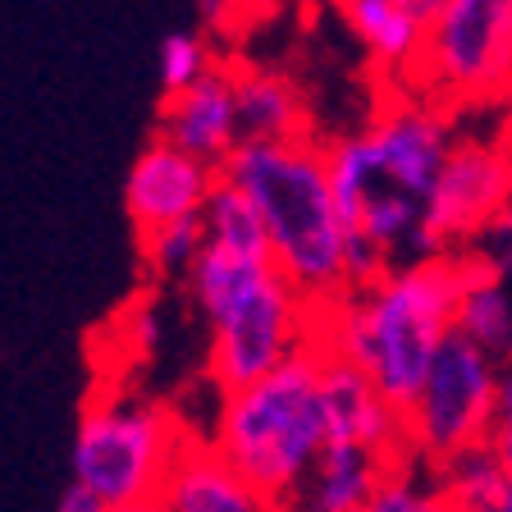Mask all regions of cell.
I'll return each instance as SVG.
<instances>
[{
  "instance_id": "cell-1",
  "label": "cell",
  "mask_w": 512,
  "mask_h": 512,
  "mask_svg": "<svg viewBox=\"0 0 512 512\" xmlns=\"http://www.w3.org/2000/svg\"><path fill=\"white\" fill-rule=\"evenodd\" d=\"M453 142L458 115L416 92H394L366 124L325 142L334 197L352 234V288L394 266L444 256L435 238V188Z\"/></svg>"
},
{
  "instance_id": "cell-2",
  "label": "cell",
  "mask_w": 512,
  "mask_h": 512,
  "mask_svg": "<svg viewBox=\"0 0 512 512\" xmlns=\"http://www.w3.org/2000/svg\"><path fill=\"white\" fill-rule=\"evenodd\" d=\"M467 252H444L416 266H394L339 302L316 311V343L352 362L398 412L416 403L439 348L458 330V307L471 284Z\"/></svg>"
},
{
  "instance_id": "cell-3",
  "label": "cell",
  "mask_w": 512,
  "mask_h": 512,
  "mask_svg": "<svg viewBox=\"0 0 512 512\" xmlns=\"http://www.w3.org/2000/svg\"><path fill=\"white\" fill-rule=\"evenodd\" d=\"M224 179L238 183L266 220L270 261L311 307H330L352 288L348 220L330 179V151L320 138L243 142Z\"/></svg>"
},
{
  "instance_id": "cell-4",
  "label": "cell",
  "mask_w": 512,
  "mask_h": 512,
  "mask_svg": "<svg viewBox=\"0 0 512 512\" xmlns=\"http://www.w3.org/2000/svg\"><path fill=\"white\" fill-rule=\"evenodd\" d=\"M183 298L206 325V380L220 394L266 380L316 343V307L266 256L206 243L183 279Z\"/></svg>"
},
{
  "instance_id": "cell-5",
  "label": "cell",
  "mask_w": 512,
  "mask_h": 512,
  "mask_svg": "<svg viewBox=\"0 0 512 512\" xmlns=\"http://www.w3.org/2000/svg\"><path fill=\"white\" fill-rule=\"evenodd\" d=\"M206 444L266 499L284 503L330 448L325 348L311 343L275 375L220 394Z\"/></svg>"
},
{
  "instance_id": "cell-6",
  "label": "cell",
  "mask_w": 512,
  "mask_h": 512,
  "mask_svg": "<svg viewBox=\"0 0 512 512\" xmlns=\"http://www.w3.org/2000/svg\"><path fill=\"white\" fill-rule=\"evenodd\" d=\"M197 444L174 407L133 389H96L78 416L74 485L110 512L156 508L183 453Z\"/></svg>"
},
{
  "instance_id": "cell-7",
  "label": "cell",
  "mask_w": 512,
  "mask_h": 512,
  "mask_svg": "<svg viewBox=\"0 0 512 512\" xmlns=\"http://www.w3.org/2000/svg\"><path fill=\"white\" fill-rule=\"evenodd\" d=\"M416 92L444 106L448 115L462 110L512 106V23L508 0H444L426 37V51L412 69Z\"/></svg>"
},
{
  "instance_id": "cell-8",
  "label": "cell",
  "mask_w": 512,
  "mask_h": 512,
  "mask_svg": "<svg viewBox=\"0 0 512 512\" xmlns=\"http://www.w3.org/2000/svg\"><path fill=\"white\" fill-rule=\"evenodd\" d=\"M499 380L503 366L485 348H476L467 334L453 330V339L439 348L416 403L403 412L407 458L439 471L485 444L494 412H499Z\"/></svg>"
},
{
  "instance_id": "cell-9",
  "label": "cell",
  "mask_w": 512,
  "mask_h": 512,
  "mask_svg": "<svg viewBox=\"0 0 512 512\" xmlns=\"http://www.w3.org/2000/svg\"><path fill=\"white\" fill-rule=\"evenodd\" d=\"M512 202V138L458 133L435 188V238L444 252H462Z\"/></svg>"
},
{
  "instance_id": "cell-10",
  "label": "cell",
  "mask_w": 512,
  "mask_h": 512,
  "mask_svg": "<svg viewBox=\"0 0 512 512\" xmlns=\"http://www.w3.org/2000/svg\"><path fill=\"white\" fill-rule=\"evenodd\" d=\"M220 179L224 170H215V165H206V160L188 156L174 142L151 133V142L138 151V160L128 165L124 179V211L133 234L151 238L160 229H174V224L202 220Z\"/></svg>"
},
{
  "instance_id": "cell-11",
  "label": "cell",
  "mask_w": 512,
  "mask_h": 512,
  "mask_svg": "<svg viewBox=\"0 0 512 512\" xmlns=\"http://www.w3.org/2000/svg\"><path fill=\"white\" fill-rule=\"evenodd\" d=\"M156 138L174 142L179 151L206 160L215 170H224V165L243 151V119H238V96H234L229 60H224L211 78L188 87V92L160 96Z\"/></svg>"
},
{
  "instance_id": "cell-12",
  "label": "cell",
  "mask_w": 512,
  "mask_h": 512,
  "mask_svg": "<svg viewBox=\"0 0 512 512\" xmlns=\"http://www.w3.org/2000/svg\"><path fill=\"white\" fill-rule=\"evenodd\" d=\"M352 42L384 78H394V92L412 83V69L426 51L430 23L444 10V0H330Z\"/></svg>"
},
{
  "instance_id": "cell-13",
  "label": "cell",
  "mask_w": 512,
  "mask_h": 512,
  "mask_svg": "<svg viewBox=\"0 0 512 512\" xmlns=\"http://www.w3.org/2000/svg\"><path fill=\"white\" fill-rule=\"evenodd\" d=\"M403 462L407 458H389V453H375V448L330 439V448L320 453L311 476L279 503V512H366L375 503V494L384 490V480Z\"/></svg>"
},
{
  "instance_id": "cell-14",
  "label": "cell",
  "mask_w": 512,
  "mask_h": 512,
  "mask_svg": "<svg viewBox=\"0 0 512 512\" xmlns=\"http://www.w3.org/2000/svg\"><path fill=\"white\" fill-rule=\"evenodd\" d=\"M238 96V119H243V142H298L316 138V119L302 83L279 64L229 60Z\"/></svg>"
},
{
  "instance_id": "cell-15",
  "label": "cell",
  "mask_w": 512,
  "mask_h": 512,
  "mask_svg": "<svg viewBox=\"0 0 512 512\" xmlns=\"http://www.w3.org/2000/svg\"><path fill=\"white\" fill-rule=\"evenodd\" d=\"M156 508L160 512H279V503L266 499L252 480L238 476L206 439H197L183 453L179 471L170 476Z\"/></svg>"
},
{
  "instance_id": "cell-16",
  "label": "cell",
  "mask_w": 512,
  "mask_h": 512,
  "mask_svg": "<svg viewBox=\"0 0 512 512\" xmlns=\"http://www.w3.org/2000/svg\"><path fill=\"white\" fill-rule=\"evenodd\" d=\"M458 334L485 348L499 366L512 362V288L490 270H471V284L458 307Z\"/></svg>"
},
{
  "instance_id": "cell-17",
  "label": "cell",
  "mask_w": 512,
  "mask_h": 512,
  "mask_svg": "<svg viewBox=\"0 0 512 512\" xmlns=\"http://www.w3.org/2000/svg\"><path fill=\"white\" fill-rule=\"evenodd\" d=\"M453 512H512V480L485 444L435 471Z\"/></svg>"
},
{
  "instance_id": "cell-18",
  "label": "cell",
  "mask_w": 512,
  "mask_h": 512,
  "mask_svg": "<svg viewBox=\"0 0 512 512\" xmlns=\"http://www.w3.org/2000/svg\"><path fill=\"white\" fill-rule=\"evenodd\" d=\"M202 224H206V243L211 247H224V252H238V256H266L270 261L266 220H261L256 202L238 188V183L220 179V188H215Z\"/></svg>"
},
{
  "instance_id": "cell-19",
  "label": "cell",
  "mask_w": 512,
  "mask_h": 512,
  "mask_svg": "<svg viewBox=\"0 0 512 512\" xmlns=\"http://www.w3.org/2000/svg\"><path fill=\"white\" fill-rule=\"evenodd\" d=\"M220 64H224V55L215 51L211 32H170V37L160 42V55H156L160 96L188 92V87H197L202 78H211Z\"/></svg>"
},
{
  "instance_id": "cell-20",
  "label": "cell",
  "mask_w": 512,
  "mask_h": 512,
  "mask_svg": "<svg viewBox=\"0 0 512 512\" xmlns=\"http://www.w3.org/2000/svg\"><path fill=\"white\" fill-rule=\"evenodd\" d=\"M138 252H142V266L156 279H179L183 284L188 270L197 266V256L206 252V224L188 220V224H174V229H160L151 238H138Z\"/></svg>"
},
{
  "instance_id": "cell-21",
  "label": "cell",
  "mask_w": 512,
  "mask_h": 512,
  "mask_svg": "<svg viewBox=\"0 0 512 512\" xmlns=\"http://www.w3.org/2000/svg\"><path fill=\"white\" fill-rule=\"evenodd\" d=\"M366 512H453V503H448L435 471L407 458L394 476L384 480V490L375 494V503Z\"/></svg>"
},
{
  "instance_id": "cell-22",
  "label": "cell",
  "mask_w": 512,
  "mask_h": 512,
  "mask_svg": "<svg viewBox=\"0 0 512 512\" xmlns=\"http://www.w3.org/2000/svg\"><path fill=\"white\" fill-rule=\"evenodd\" d=\"M462 252H467L480 270H490V275H499V279H512V202L503 206Z\"/></svg>"
},
{
  "instance_id": "cell-23",
  "label": "cell",
  "mask_w": 512,
  "mask_h": 512,
  "mask_svg": "<svg viewBox=\"0 0 512 512\" xmlns=\"http://www.w3.org/2000/svg\"><path fill=\"white\" fill-rule=\"evenodd\" d=\"M485 448L494 453V462L503 467V476L512 480V362L503 366V380H499V412H494V426Z\"/></svg>"
},
{
  "instance_id": "cell-24",
  "label": "cell",
  "mask_w": 512,
  "mask_h": 512,
  "mask_svg": "<svg viewBox=\"0 0 512 512\" xmlns=\"http://www.w3.org/2000/svg\"><path fill=\"white\" fill-rule=\"evenodd\" d=\"M503 133L512 138V106H508V115H503Z\"/></svg>"
},
{
  "instance_id": "cell-25",
  "label": "cell",
  "mask_w": 512,
  "mask_h": 512,
  "mask_svg": "<svg viewBox=\"0 0 512 512\" xmlns=\"http://www.w3.org/2000/svg\"><path fill=\"white\" fill-rule=\"evenodd\" d=\"M128 512H160V508H128Z\"/></svg>"
},
{
  "instance_id": "cell-26",
  "label": "cell",
  "mask_w": 512,
  "mask_h": 512,
  "mask_svg": "<svg viewBox=\"0 0 512 512\" xmlns=\"http://www.w3.org/2000/svg\"><path fill=\"white\" fill-rule=\"evenodd\" d=\"M508 23H512V0H508Z\"/></svg>"
},
{
  "instance_id": "cell-27",
  "label": "cell",
  "mask_w": 512,
  "mask_h": 512,
  "mask_svg": "<svg viewBox=\"0 0 512 512\" xmlns=\"http://www.w3.org/2000/svg\"><path fill=\"white\" fill-rule=\"evenodd\" d=\"M256 5H261V0H256Z\"/></svg>"
}]
</instances>
